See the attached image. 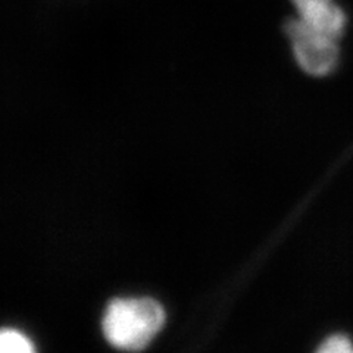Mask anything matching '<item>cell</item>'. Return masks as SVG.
<instances>
[{"mask_svg": "<svg viewBox=\"0 0 353 353\" xmlns=\"http://www.w3.org/2000/svg\"><path fill=\"white\" fill-rule=\"evenodd\" d=\"M165 324V311L150 297H118L105 309L102 331L108 343L124 352L145 349Z\"/></svg>", "mask_w": 353, "mask_h": 353, "instance_id": "obj_1", "label": "cell"}, {"mask_svg": "<svg viewBox=\"0 0 353 353\" xmlns=\"http://www.w3.org/2000/svg\"><path fill=\"white\" fill-rule=\"evenodd\" d=\"M285 34L290 39L297 63L306 74L324 77L337 68L340 61L337 39L309 27L301 18L285 22Z\"/></svg>", "mask_w": 353, "mask_h": 353, "instance_id": "obj_2", "label": "cell"}, {"mask_svg": "<svg viewBox=\"0 0 353 353\" xmlns=\"http://www.w3.org/2000/svg\"><path fill=\"white\" fill-rule=\"evenodd\" d=\"M305 24L334 39L343 36L347 26L345 10L334 0H292Z\"/></svg>", "mask_w": 353, "mask_h": 353, "instance_id": "obj_3", "label": "cell"}, {"mask_svg": "<svg viewBox=\"0 0 353 353\" xmlns=\"http://www.w3.org/2000/svg\"><path fill=\"white\" fill-rule=\"evenodd\" d=\"M0 353H36V349L24 333L5 328L0 334Z\"/></svg>", "mask_w": 353, "mask_h": 353, "instance_id": "obj_4", "label": "cell"}, {"mask_svg": "<svg viewBox=\"0 0 353 353\" xmlns=\"http://www.w3.org/2000/svg\"><path fill=\"white\" fill-rule=\"evenodd\" d=\"M316 353H353V343L343 334H334L323 341Z\"/></svg>", "mask_w": 353, "mask_h": 353, "instance_id": "obj_5", "label": "cell"}]
</instances>
